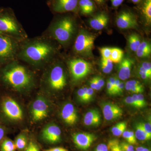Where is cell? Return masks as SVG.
<instances>
[{"label":"cell","instance_id":"cell-50","mask_svg":"<svg viewBox=\"0 0 151 151\" xmlns=\"http://www.w3.org/2000/svg\"><path fill=\"white\" fill-rule=\"evenodd\" d=\"M44 151H68L67 149L64 148L60 147H58L48 149V150H45Z\"/></svg>","mask_w":151,"mask_h":151},{"label":"cell","instance_id":"cell-24","mask_svg":"<svg viewBox=\"0 0 151 151\" xmlns=\"http://www.w3.org/2000/svg\"><path fill=\"white\" fill-rule=\"evenodd\" d=\"M124 55V52L119 48H111L110 59L114 63H119L122 61Z\"/></svg>","mask_w":151,"mask_h":151},{"label":"cell","instance_id":"cell-56","mask_svg":"<svg viewBox=\"0 0 151 151\" xmlns=\"http://www.w3.org/2000/svg\"><path fill=\"white\" fill-rule=\"evenodd\" d=\"M96 1L97 2L99 3H102L103 2V1L104 0H96Z\"/></svg>","mask_w":151,"mask_h":151},{"label":"cell","instance_id":"cell-9","mask_svg":"<svg viewBox=\"0 0 151 151\" xmlns=\"http://www.w3.org/2000/svg\"><path fill=\"white\" fill-rule=\"evenodd\" d=\"M50 111L48 100L42 96H39L34 100L31 105L30 112L32 120L38 122L46 119Z\"/></svg>","mask_w":151,"mask_h":151},{"label":"cell","instance_id":"cell-3","mask_svg":"<svg viewBox=\"0 0 151 151\" xmlns=\"http://www.w3.org/2000/svg\"><path fill=\"white\" fill-rule=\"evenodd\" d=\"M76 30V24L73 17L65 15L54 20L49 27L45 35L65 46L70 43Z\"/></svg>","mask_w":151,"mask_h":151},{"label":"cell","instance_id":"cell-18","mask_svg":"<svg viewBox=\"0 0 151 151\" xmlns=\"http://www.w3.org/2000/svg\"><path fill=\"white\" fill-rule=\"evenodd\" d=\"M120 63L118 75L120 79L125 80L130 77L133 61L130 58H126Z\"/></svg>","mask_w":151,"mask_h":151},{"label":"cell","instance_id":"cell-12","mask_svg":"<svg viewBox=\"0 0 151 151\" xmlns=\"http://www.w3.org/2000/svg\"><path fill=\"white\" fill-rule=\"evenodd\" d=\"M41 138L47 144L53 145L61 140V131L59 127L53 123L46 125L41 131Z\"/></svg>","mask_w":151,"mask_h":151},{"label":"cell","instance_id":"cell-46","mask_svg":"<svg viewBox=\"0 0 151 151\" xmlns=\"http://www.w3.org/2000/svg\"><path fill=\"white\" fill-rule=\"evenodd\" d=\"M107 88L108 94L110 95L114 94V90L113 86L111 85L109 80H108L107 83Z\"/></svg>","mask_w":151,"mask_h":151},{"label":"cell","instance_id":"cell-22","mask_svg":"<svg viewBox=\"0 0 151 151\" xmlns=\"http://www.w3.org/2000/svg\"><path fill=\"white\" fill-rule=\"evenodd\" d=\"M78 5L83 14H89L94 11V4L92 0H79Z\"/></svg>","mask_w":151,"mask_h":151},{"label":"cell","instance_id":"cell-43","mask_svg":"<svg viewBox=\"0 0 151 151\" xmlns=\"http://www.w3.org/2000/svg\"><path fill=\"white\" fill-rule=\"evenodd\" d=\"M125 102L127 104H129V105H131V106L137 108V105L135 104L134 101L133 100V98L132 96H128L127 98H125Z\"/></svg>","mask_w":151,"mask_h":151},{"label":"cell","instance_id":"cell-4","mask_svg":"<svg viewBox=\"0 0 151 151\" xmlns=\"http://www.w3.org/2000/svg\"><path fill=\"white\" fill-rule=\"evenodd\" d=\"M0 34L19 41L27 39L28 35L10 8L0 7Z\"/></svg>","mask_w":151,"mask_h":151},{"label":"cell","instance_id":"cell-16","mask_svg":"<svg viewBox=\"0 0 151 151\" xmlns=\"http://www.w3.org/2000/svg\"><path fill=\"white\" fill-rule=\"evenodd\" d=\"M103 116L105 120L112 121L120 118L123 115V111L118 105L113 103H107L103 107Z\"/></svg>","mask_w":151,"mask_h":151},{"label":"cell","instance_id":"cell-38","mask_svg":"<svg viewBox=\"0 0 151 151\" xmlns=\"http://www.w3.org/2000/svg\"><path fill=\"white\" fill-rule=\"evenodd\" d=\"M7 133V130L6 127L0 122V142L6 137V135Z\"/></svg>","mask_w":151,"mask_h":151},{"label":"cell","instance_id":"cell-39","mask_svg":"<svg viewBox=\"0 0 151 151\" xmlns=\"http://www.w3.org/2000/svg\"><path fill=\"white\" fill-rule=\"evenodd\" d=\"M142 126L145 132L150 139H151V125L150 123H142Z\"/></svg>","mask_w":151,"mask_h":151},{"label":"cell","instance_id":"cell-26","mask_svg":"<svg viewBox=\"0 0 151 151\" xmlns=\"http://www.w3.org/2000/svg\"><path fill=\"white\" fill-rule=\"evenodd\" d=\"M128 40L131 50L134 52L137 51L141 42L139 36L136 34H132L129 36Z\"/></svg>","mask_w":151,"mask_h":151},{"label":"cell","instance_id":"cell-49","mask_svg":"<svg viewBox=\"0 0 151 151\" xmlns=\"http://www.w3.org/2000/svg\"><path fill=\"white\" fill-rule=\"evenodd\" d=\"M94 78L96 79V81H97L98 84L102 88L105 85L104 80H103V78L99 77V76H95V77H94Z\"/></svg>","mask_w":151,"mask_h":151},{"label":"cell","instance_id":"cell-19","mask_svg":"<svg viewBox=\"0 0 151 151\" xmlns=\"http://www.w3.org/2000/svg\"><path fill=\"white\" fill-rule=\"evenodd\" d=\"M101 122V115L97 110L88 111L84 116V123L87 126H97Z\"/></svg>","mask_w":151,"mask_h":151},{"label":"cell","instance_id":"cell-11","mask_svg":"<svg viewBox=\"0 0 151 151\" xmlns=\"http://www.w3.org/2000/svg\"><path fill=\"white\" fill-rule=\"evenodd\" d=\"M79 0H49L48 6L55 13L75 12L78 9Z\"/></svg>","mask_w":151,"mask_h":151},{"label":"cell","instance_id":"cell-41","mask_svg":"<svg viewBox=\"0 0 151 151\" xmlns=\"http://www.w3.org/2000/svg\"><path fill=\"white\" fill-rule=\"evenodd\" d=\"M90 88H92L94 90H99L102 88V87L98 84L94 77L90 80Z\"/></svg>","mask_w":151,"mask_h":151},{"label":"cell","instance_id":"cell-6","mask_svg":"<svg viewBox=\"0 0 151 151\" xmlns=\"http://www.w3.org/2000/svg\"><path fill=\"white\" fill-rule=\"evenodd\" d=\"M22 42L0 34V67L17 59Z\"/></svg>","mask_w":151,"mask_h":151},{"label":"cell","instance_id":"cell-23","mask_svg":"<svg viewBox=\"0 0 151 151\" xmlns=\"http://www.w3.org/2000/svg\"><path fill=\"white\" fill-rule=\"evenodd\" d=\"M14 142L7 137L4 138L0 142V151H16Z\"/></svg>","mask_w":151,"mask_h":151},{"label":"cell","instance_id":"cell-55","mask_svg":"<svg viewBox=\"0 0 151 151\" xmlns=\"http://www.w3.org/2000/svg\"><path fill=\"white\" fill-rule=\"evenodd\" d=\"M134 3H138L141 0H131Z\"/></svg>","mask_w":151,"mask_h":151},{"label":"cell","instance_id":"cell-5","mask_svg":"<svg viewBox=\"0 0 151 151\" xmlns=\"http://www.w3.org/2000/svg\"><path fill=\"white\" fill-rule=\"evenodd\" d=\"M46 67L42 78L45 86L53 91L64 89L67 84V77L62 64L54 59Z\"/></svg>","mask_w":151,"mask_h":151},{"label":"cell","instance_id":"cell-25","mask_svg":"<svg viewBox=\"0 0 151 151\" xmlns=\"http://www.w3.org/2000/svg\"><path fill=\"white\" fill-rule=\"evenodd\" d=\"M135 135L137 139L139 140L147 141L151 139L143 129L142 123H139L136 126Z\"/></svg>","mask_w":151,"mask_h":151},{"label":"cell","instance_id":"cell-35","mask_svg":"<svg viewBox=\"0 0 151 151\" xmlns=\"http://www.w3.org/2000/svg\"><path fill=\"white\" fill-rule=\"evenodd\" d=\"M25 151H40V150L37 143L34 141L31 140L29 142Z\"/></svg>","mask_w":151,"mask_h":151},{"label":"cell","instance_id":"cell-27","mask_svg":"<svg viewBox=\"0 0 151 151\" xmlns=\"http://www.w3.org/2000/svg\"><path fill=\"white\" fill-rule=\"evenodd\" d=\"M127 124L126 122H122L118 123L111 129V132L114 136L120 137L122 136L127 128Z\"/></svg>","mask_w":151,"mask_h":151},{"label":"cell","instance_id":"cell-14","mask_svg":"<svg viewBox=\"0 0 151 151\" xmlns=\"http://www.w3.org/2000/svg\"><path fill=\"white\" fill-rule=\"evenodd\" d=\"M116 24L119 28L122 29L136 28L138 27L137 19L130 12L124 11L121 13L116 20Z\"/></svg>","mask_w":151,"mask_h":151},{"label":"cell","instance_id":"cell-8","mask_svg":"<svg viewBox=\"0 0 151 151\" xmlns=\"http://www.w3.org/2000/svg\"><path fill=\"white\" fill-rule=\"evenodd\" d=\"M96 36L90 33L81 30L78 33L73 45V51L76 54L84 56L92 55Z\"/></svg>","mask_w":151,"mask_h":151},{"label":"cell","instance_id":"cell-2","mask_svg":"<svg viewBox=\"0 0 151 151\" xmlns=\"http://www.w3.org/2000/svg\"><path fill=\"white\" fill-rule=\"evenodd\" d=\"M0 83L17 92H27L34 86L35 76L31 70L18 59L0 67Z\"/></svg>","mask_w":151,"mask_h":151},{"label":"cell","instance_id":"cell-13","mask_svg":"<svg viewBox=\"0 0 151 151\" xmlns=\"http://www.w3.org/2000/svg\"><path fill=\"white\" fill-rule=\"evenodd\" d=\"M72 140L76 147L82 150L89 149L97 139L94 134L88 133H76L72 135Z\"/></svg>","mask_w":151,"mask_h":151},{"label":"cell","instance_id":"cell-53","mask_svg":"<svg viewBox=\"0 0 151 151\" xmlns=\"http://www.w3.org/2000/svg\"><path fill=\"white\" fill-rule=\"evenodd\" d=\"M136 151H150L147 148L144 147H138L136 149Z\"/></svg>","mask_w":151,"mask_h":151},{"label":"cell","instance_id":"cell-20","mask_svg":"<svg viewBox=\"0 0 151 151\" xmlns=\"http://www.w3.org/2000/svg\"><path fill=\"white\" fill-rule=\"evenodd\" d=\"M14 142L18 151H25L29 143L27 135L24 132L21 133L17 136Z\"/></svg>","mask_w":151,"mask_h":151},{"label":"cell","instance_id":"cell-21","mask_svg":"<svg viewBox=\"0 0 151 151\" xmlns=\"http://www.w3.org/2000/svg\"><path fill=\"white\" fill-rule=\"evenodd\" d=\"M151 53L150 44L147 41L141 42L136 51L137 56L139 58H146L150 56Z\"/></svg>","mask_w":151,"mask_h":151},{"label":"cell","instance_id":"cell-40","mask_svg":"<svg viewBox=\"0 0 151 151\" xmlns=\"http://www.w3.org/2000/svg\"><path fill=\"white\" fill-rule=\"evenodd\" d=\"M141 84V83L139 81H137V80H130V81H127L125 85V88L127 91H129L131 87H132V86L139 85V84Z\"/></svg>","mask_w":151,"mask_h":151},{"label":"cell","instance_id":"cell-52","mask_svg":"<svg viewBox=\"0 0 151 151\" xmlns=\"http://www.w3.org/2000/svg\"><path fill=\"white\" fill-rule=\"evenodd\" d=\"M120 82H121V81L119 80V79L116 78L115 86H114V94H116V91H117V89H118Z\"/></svg>","mask_w":151,"mask_h":151},{"label":"cell","instance_id":"cell-32","mask_svg":"<svg viewBox=\"0 0 151 151\" xmlns=\"http://www.w3.org/2000/svg\"><path fill=\"white\" fill-rule=\"evenodd\" d=\"M137 108H142L146 105V102L144 95L141 94H135L132 96Z\"/></svg>","mask_w":151,"mask_h":151},{"label":"cell","instance_id":"cell-28","mask_svg":"<svg viewBox=\"0 0 151 151\" xmlns=\"http://www.w3.org/2000/svg\"><path fill=\"white\" fill-rule=\"evenodd\" d=\"M143 12L147 23L151 22V0H145L143 8Z\"/></svg>","mask_w":151,"mask_h":151},{"label":"cell","instance_id":"cell-30","mask_svg":"<svg viewBox=\"0 0 151 151\" xmlns=\"http://www.w3.org/2000/svg\"><path fill=\"white\" fill-rule=\"evenodd\" d=\"M113 63L110 58L102 59L101 63V67L104 73H111L113 69Z\"/></svg>","mask_w":151,"mask_h":151},{"label":"cell","instance_id":"cell-33","mask_svg":"<svg viewBox=\"0 0 151 151\" xmlns=\"http://www.w3.org/2000/svg\"><path fill=\"white\" fill-rule=\"evenodd\" d=\"M87 89L86 87L81 88L77 91V95L79 100L82 102H86V97Z\"/></svg>","mask_w":151,"mask_h":151},{"label":"cell","instance_id":"cell-31","mask_svg":"<svg viewBox=\"0 0 151 151\" xmlns=\"http://www.w3.org/2000/svg\"><path fill=\"white\" fill-rule=\"evenodd\" d=\"M108 147L109 151H124L118 140L114 139L108 141Z\"/></svg>","mask_w":151,"mask_h":151},{"label":"cell","instance_id":"cell-42","mask_svg":"<svg viewBox=\"0 0 151 151\" xmlns=\"http://www.w3.org/2000/svg\"><path fill=\"white\" fill-rule=\"evenodd\" d=\"M93 94H94V90L90 87L88 88L86 94V102H89L92 99Z\"/></svg>","mask_w":151,"mask_h":151},{"label":"cell","instance_id":"cell-54","mask_svg":"<svg viewBox=\"0 0 151 151\" xmlns=\"http://www.w3.org/2000/svg\"><path fill=\"white\" fill-rule=\"evenodd\" d=\"M116 78H113V77H111V78H109V81H110V83L113 86V89L114 90V86H115V81H116Z\"/></svg>","mask_w":151,"mask_h":151},{"label":"cell","instance_id":"cell-51","mask_svg":"<svg viewBox=\"0 0 151 151\" xmlns=\"http://www.w3.org/2000/svg\"><path fill=\"white\" fill-rule=\"evenodd\" d=\"M124 0H111L113 6L118 7L123 3Z\"/></svg>","mask_w":151,"mask_h":151},{"label":"cell","instance_id":"cell-45","mask_svg":"<svg viewBox=\"0 0 151 151\" xmlns=\"http://www.w3.org/2000/svg\"><path fill=\"white\" fill-rule=\"evenodd\" d=\"M143 68H145L146 70V71L151 74V64L150 63L147 62H143L142 63V65Z\"/></svg>","mask_w":151,"mask_h":151},{"label":"cell","instance_id":"cell-29","mask_svg":"<svg viewBox=\"0 0 151 151\" xmlns=\"http://www.w3.org/2000/svg\"><path fill=\"white\" fill-rule=\"evenodd\" d=\"M122 135L124 139L127 141V143L132 145L137 144V138L135 136V133L133 131L125 130Z\"/></svg>","mask_w":151,"mask_h":151},{"label":"cell","instance_id":"cell-15","mask_svg":"<svg viewBox=\"0 0 151 151\" xmlns=\"http://www.w3.org/2000/svg\"><path fill=\"white\" fill-rule=\"evenodd\" d=\"M60 116L63 122L69 126L75 125L78 120L77 111L74 105L71 103H67L63 105L60 112Z\"/></svg>","mask_w":151,"mask_h":151},{"label":"cell","instance_id":"cell-17","mask_svg":"<svg viewBox=\"0 0 151 151\" xmlns=\"http://www.w3.org/2000/svg\"><path fill=\"white\" fill-rule=\"evenodd\" d=\"M107 15L104 13H101L91 19L89 22L90 26L97 30L103 29L106 27L108 22Z\"/></svg>","mask_w":151,"mask_h":151},{"label":"cell","instance_id":"cell-34","mask_svg":"<svg viewBox=\"0 0 151 151\" xmlns=\"http://www.w3.org/2000/svg\"><path fill=\"white\" fill-rule=\"evenodd\" d=\"M100 51L102 55V59H106L110 58L111 48L108 47H102L100 48Z\"/></svg>","mask_w":151,"mask_h":151},{"label":"cell","instance_id":"cell-37","mask_svg":"<svg viewBox=\"0 0 151 151\" xmlns=\"http://www.w3.org/2000/svg\"><path fill=\"white\" fill-rule=\"evenodd\" d=\"M120 144L124 151H135L133 145L126 142H122L120 143Z\"/></svg>","mask_w":151,"mask_h":151},{"label":"cell","instance_id":"cell-1","mask_svg":"<svg viewBox=\"0 0 151 151\" xmlns=\"http://www.w3.org/2000/svg\"><path fill=\"white\" fill-rule=\"evenodd\" d=\"M56 46L52 40L45 35L22 42L17 59L36 68L45 67L54 59Z\"/></svg>","mask_w":151,"mask_h":151},{"label":"cell","instance_id":"cell-48","mask_svg":"<svg viewBox=\"0 0 151 151\" xmlns=\"http://www.w3.org/2000/svg\"><path fill=\"white\" fill-rule=\"evenodd\" d=\"M124 87H125V85H124V82H120L118 89H117V91H116V94H120L122 93Z\"/></svg>","mask_w":151,"mask_h":151},{"label":"cell","instance_id":"cell-7","mask_svg":"<svg viewBox=\"0 0 151 151\" xmlns=\"http://www.w3.org/2000/svg\"><path fill=\"white\" fill-rule=\"evenodd\" d=\"M0 116L3 119L11 122H18L24 118V113L20 105L9 96L0 99Z\"/></svg>","mask_w":151,"mask_h":151},{"label":"cell","instance_id":"cell-10","mask_svg":"<svg viewBox=\"0 0 151 151\" xmlns=\"http://www.w3.org/2000/svg\"><path fill=\"white\" fill-rule=\"evenodd\" d=\"M68 65L73 81L81 80L89 74L91 70L89 63L81 58H73L68 61Z\"/></svg>","mask_w":151,"mask_h":151},{"label":"cell","instance_id":"cell-36","mask_svg":"<svg viewBox=\"0 0 151 151\" xmlns=\"http://www.w3.org/2000/svg\"><path fill=\"white\" fill-rule=\"evenodd\" d=\"M144 86L142 84L135 85L131 87L129 91L134 94H141L144 92Z\"/></svg>","mask_w":151,"mask_h":151},{"label":"cell","instance_id":"cell-44","mask_svg":"<svg viewBox=\"0 0 151 151\" xmlns=\"http://www.w3.org/2000/svg\"><path fill=\"white\" fill-rule=\"evenodd\" d=\"M94 151H109L108 146L105 144H100L97 146Z\"/></svg>","mask_w":151,"mask_h":151},{"label":"cell","instance_id":"cell-47","mask_svg":"<svg viewBox=\"0 0 151 151\" xmlns=\"http://www.w3.org/2000/svg\"><path fill=\"white\" fill-rule=\"evenodd\" d=\"M139 73L140 75L141 78L143 79H147L151 78V75L145 72L139 70Z\"/></svg>","mask_w":151,"mask_h":151}]
</instances>
